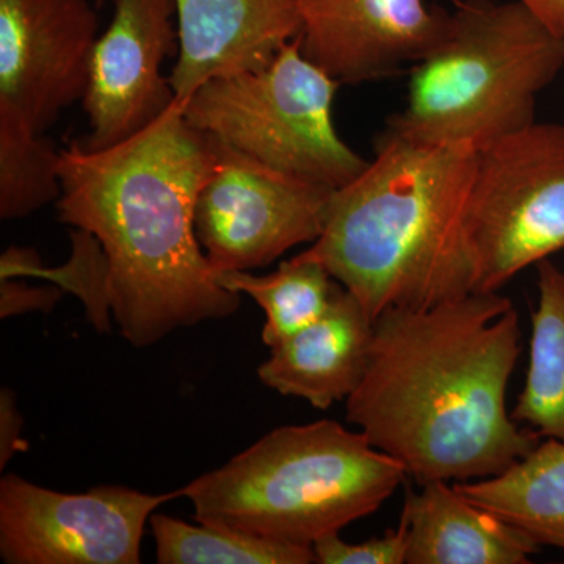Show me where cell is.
Masks as SVG:
<instances>
[{
	"label": "cell",
	"mask_w": 564,
	"mask_h": 564,
	"mask_svg": "<svg viewBox=\"0 0 564 564\" xmlns=\"http://www.w3.org/2000/svg\"><path fill=\"white\" fill-rule=\"evenodd\" d=\"M180 50L174 0H115L113 18L93 50L82 106V147L106 150L132 139L176 102L163 63Z\"/></svg>",
	"instance_id": "cell-11"
},
{
	"label": "cell",
	"mask_w": 564,
	"mask_h": 564,
	"mask_svg": "<svg viewBox=\"0 0 564 564\" xmlns=\"http://www.w3.org/2000/svg\"><path fill=\"white\" fill-rule=\"evenodd\" d=\"M155 558L161 564H311L313 547L281 544L225 529L188 524L169 514H152Z\"/></svg>",
	"instance_id": "cell-19"
},
{
	"label": "cell",
	"mask_w": 564,
	"mask_h": 564,
	"mask_svg": "<svg viewBox=\"0 0 564 564\" xmlns=\"http://www.w3.org/2000/svg\"><path fill=\"white\" fill-rule=\"evenodd\" d=\"M315 563L321 564H404L406 563V530L402 524L384 536L364 543H347L340 533L322 538L313 545Z\"/></svg>",
	"instance_id": "cell-22"
},
{
	"label": "cell",
	"mask_w": 564,
	"mask_h": 564,
	"mask_svg": "<svg viewBox=\"0 0 564 564\" xmlns=\"http://www.w3.org/2000/svg\"><path fill=\"white\" fill-rule=\"evenodd\" d=\"M62 295V289L55 284L35 288L17 281V278L0 280V317L7 318L32 311L51 313L61 302Z\"/></svg>",
	"instance_id": "cell-23"
},
{
	"label": "cell",
	"mask_w": 564,
	"mask_h": 564,
	"mask_svg": "<svg viewBox=\"0 0 564 564\" xmlns=\"http://www.w3.org/2000/svg\"><path fill=\"white\" fill-rule=\"evenodd\" d=\"M466 237L474 292L564 250V124L534 121L477 150Z\"/></svg>",
	"instance_id": "cell-7"
},
{
	"label": "cell",
	"mask_w": 564,
	"mask_h": 564,
	"mask_svg": "<svg viewBox=\"0 0 564 564\" xmlns=\"http://www.w3.org/2000/svg\"><path fill=\"white\" fill-rule=\"evenodd\" d=\"M477 161L470 144L381 135L377 154L336 188L321 237L304 250L370 317L474 292L466 209Z\"/></svg>",
	"instance_id": "cell-3"
},
{
	"label": "cell",
	"mask_w": 564,
	"mask_h": 564,
	"mask_svg": "<svg viewBox=\"0 0 564 564\" xmlns=\"http://www.w3.org/2000/svg\"><path fill=\"white\" fill-rule=\"evenodd\" d=\"M70 254L61 267H46L33 248L10 247L0 258V280L39 278L73 293L84 304L88 321L99 333H110V273L101 243L93 234L73 228Z\"/></svg>",
	"instance_id": "cell-21"
},
{
	"label": "cell",
	"mask_w": 564,
	"mask_h": 564,
	"mask_svg": "<svg viewBox=\"0 0 564 564\" xmlns=\"http://www.w3.org/2000/svg\"><path fill=\"white\" fill-rule=\"evenodd\" d=\"M454 486L538 545L564 552V441L547 437L502 474Z\"/></svg>",
	"instance_id": "cell-16"
},
{
	"label": "cell",
	"mask_w": 564,
	"mask_h": 564,
	"mask_svg": "<svg viewBox=\"0 0 564 564\" xmlns=\"http://www.w3.org/2000/svg\"><path fill=\"white\" fill-rule=\"evenodd\" d=\"M513 419L541 437L564 441V270L538 263L529 369Z\"/></svg>",
	"instance_id": "cell-17"
},
{
	"label": "cell",
	"mask_w": 564,
	"mask_h": 564,
	"mask_svg": "<svg viewBox=\"0 0 564 564\" xmlns=\"http://www.w3.org/2000/svg\"><path fill=\"white\" fill-rule=\"evenodd\" d=\"M402 463L336 421L280 426L182 488L195 519L313 547L373 514L406 480Z\"/></svg>",
	"instance_id": "cell-4"
},
{
	"label": "cell",
	"mask_w": 564,
	"mask_h": 564,
	"mask_svg": "<svg viewBox=\"0 0 564 564\" xmlns=\"http://www.w3.org/2000/svg\"><path fill=\"white\" fill-rule=\"evenodd\" d=\"M373 318L343 284L318 321L270 347L259 380L281 395L328 410L361 384L373 340Z\"/></svg>",
	"instance_id": "cell-14"
},
{
	"label": "cell",
	"mask_w": 564,
	"mask_h": 564,
	"mask_svg": "<svg viewBox=\"0 0 564 564\" xmlns=\"http://www.w3.org/2000/svg\"><path fill=\"white\" fill-rule=\"evenodd\" d=\"M182 488L148 494L121 485L52 491L9 474L0 480V556L7 564H137L159 507Z\"/></svg>",
	"instance_id": "cell-9"
},
{
	"label": "cell",
	"mask_w": 564,
	"mask_h": 564,
	"mask_svg": "<svg viewBox=\"0 0 564 564\" xmlns=\"http://www.w3.org/2000/svg\"><path fill=\"white\" fill-rule=\"evenodd\" d=\"M340 85L303 54L296 36L272 62L206 82L182 107L198 131L282 173L336 191L367 165L334 122Z\"/></svg>",
	"instance_id": "cell-6"
},
{
	"label": "cell",
	"mask_w": 564,
	"mask_h": 564,
	"mask_svg": "<svg viewBox=\"0 0 564 564\" xmlns=\"http://www.w3.org/2000/svg\"><path fill=\"white\" fill-rule=\"evenodd\" d=\"M302 51L340 84L393 76L443 35L448 14L426 0H299Z\"/></svg>",
	"instance_id": "cell-12"
},
{
	"label": "cell",
	"mask_w": 564,
	"mask_h": 564,
	"mask_svg": "<svg viewBox=\"0 0 564 564\" xmlns=\"http://www.w3.org/2000/svg\"><path fill=\"white\" fill-rule=\"evenodd\" d=\"M519 355L518 311L499 292L392 307L375 318L347 421L419 485L502 474L541 443L508 411Z\"/></svg>",
	"instance_id": "cell-1"
},
{
	"label": "cell",
	"mask_w": 564,
	"mask_h": 564,
	"mask_svg": "<svg viewBox=\"0 0 564 564\" xmlns=\"http://www.w3.org/2000/svg\"><path fill=\"white\" fill-rule=\"evenodd\" d=\"M564 69V36L519 0H473L411 68L386 135L480 148L536 121L538 96Z\"/></svg>",
	"instance_id": "cell-5"
},
{
	"label": "cell",
	"mask_w": 564,
	"mask_h": 564,
	"mask_svg": "<svg viewBox=\"0 0 564 564\" xmlns=\"http://www.w3.org/2000/svg\"><path fill=\"white\" fill-rule=\"evenodd\" d=\"M214 162V139L185 120L180 102L120 144L90 151L73 141L62 150L58 220L101 243L113 321L133 347L240 307L242 296L223 288L195 231Z\"/></svg>",
	"instance_id": "cell-2"
},
{
	"label": "cell",
	"mask_w": 564,
	"mask_h": 564,
	"mask_svg": "<svg viewBox=\"0 0 564 564\" xmlns=\"http://www.w3.org/2000/svg\"><path fill=\"white\" fill-rule=\"evenodd\" d=\"M62 151L11 111L0 110V218L21 220L62 195Z\"/></svg>",
	"instance_id": "cell-20"
},
{
	"label": "cell",
	"mask_w": 564,
	"mask_h": 564,
	"mask_svg": "<svg viewBox=\"0 0 564 564\" xmlns=\"http://www.w3.org/2000/svg\"><path fill=\"white\" fill-rule=\"evenodd\" d=\"M98 31L88 0H0V110L46 132L84 99Z\"/></svg>",
	"instance_id": "cell-10"
},
{
	"label": "cell",
	"mask_w": 564,
	"mask_h": 564,
	"mask_svg": "<svg viewBox=\"0 0 564 564\" xmlns=\"http://www.w3.org/2000/svg\"><path fill=\"white\" fill-rule=\"evenodd\" d=\"M180 50L170 82L184 106L206 82L261 68L302 33L299 0H174Z\"/></svg>",
	"instance_id": "cell-13"
},
{
	"label": "cell",
	"mask_w": 564,
	"mask_h": 564,
	"mask_svg": "<svg viewBox=\"0 0 564 564\" xmlns=\"http://www.w3.org/2000/svg\"><path fill=\"white\" fill-rule=\"evenodd\" d=\"M451 481L408 489L400 524L406 564H527L540 545L521 529L470 502Z\"/></svg>",
	"instance_id": "cell-15"
},
{
	"label": "cell",
	"mask_w": 564,
	"mask_h": 564,
	"mask_svg": "<svg viewBox=\"0 0 564 564\" xmlns=\"http://www.w3.org/2000/svg\"><path fill=\"white\" fill-rule=\"evenodd\" d=\"M214 147L195 231L217 276L263 269L321 237L334 188L282 173L220 140Z\"/></svg>",
	"instance_id": "cell-8"
},
{
	"label": "cell",
	"mask_w": 564,
	"mask_h": 564,
	"mask_svg": "<svg viewBox=\"0 0 564 564\" xmlns=\"http://www.w3.org/2000/svg\"><path fill=\"white\" fill-rule=\"evenodd\" d=\"M218 281L262 307V340L269 348L318 321L340 285L322 262L304 251L281 262L272 273L229 272L218 274Z\"/></svg>",
	"instance_id": "cell-18"
},
{
	"label": "cell",
	"mask_w": 564,
	"mask_h": 564,
	"mask_svg": "<svg viewBox=\"0 0 564 564\" xmlns=\"http://www.w3.org/2000/svg\"><path fill=\"white\" fill-rule=\"evenodd\" d=\"M552 31L564 36V0H519Z\"/></svg>",
	"instance_id": "cell-25"
},
{
	"label": "cell",
	"mask_w": 564,
	"mask_h": 564,
	"mask_svg": "<svg viewBox=\"0 0 564 564\" xmlns=\"http://www.w3.org/2000/svg\"><path fill=\"white\" fill-rule=\"evenodd\" d=\"M22 440V417L18 410L17 399L10 389H2L0 395V467L13 458L14 454L25 448Z\"/></svg>",
	"instance_id": "cell-24"
}]
</instances>
